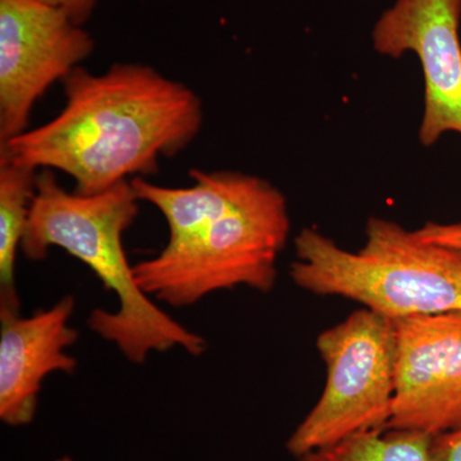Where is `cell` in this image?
I'll list each match as a JSON object with an SVG mask.
<instances>
[{
    "label": "cell",
    "mask_w": 461,
    "mask_h": 461,
    "mask_svg": "<svg viewBox=\"0 0 461 461\" xmlns=\"http://www.w3.org/2000/svg\"><path fill=\"white\" fill-rule=\"evenodd\" d=\"M62 84V111L0 151L32 168L67 173L83 195L154 175L160 158L181 153L202 130L195 91L150 66L114 63L100 75L78 66Z\"/></svg>",
    "instance_id": "cell-1"
},
{
    "label": "cell",
    "mask_w": 461,
    "mask_h": 461,
    "mask_svg": "<svg viewBox=\"0 0 461 461\" xmlns=\"http://www.w3.org/2000/svg\"><path fill=\"white\" fill-rule=\"evenodd\" d=\"M139 203L131 181L83 195L63 189L53 169H42L21 250L27 259L39 262L51 248H60L95 273L105 290L117 296L118 309H94L87 326L117 346L130 362L142 364L151 353L177 348L199 357L205 339L173 320L141 290L127 260L123 233L135 222Z\"/></svg>",
    "instance_id": "cell-2"
},
{
    "label": "cell",
    "mask_w": 461,
    "mask_h": 461,
    "mask_svg": "<svg viewBox=\"0 0 461 461\" xmlns=\"http://www.w3.org/2000/svg\"><path fill=\"white\" fill-rule=\"evenodd\" d=\"M366 244L344 250L315 229L300 230L290 276L315 295L341 296L396 321L461 312V253L372 217Z\"/></svg>",
    "instance_id": "cell-3"
},
{
    "label": "cell",
    "mask_w": 461,
    "mask_h": 461,
    "mask_svg": "<svg viewBox=\"0 0 461 461\" xmlns=\"http://www.w3.org/2000/svg\"><path fill=\"white\" fill-rule=\"evenodd\" d=\"M288 233L286 198L263 178L241 204L184 241L166 245L158 256L135 264L133 275L148 296L173 308L238 286L269 293Z\"/></svg>",
    "instance_id": "cell-4"
},
{
    "label": "cell",
    "mask_w": 461,
    "mask_h": 461,
    "mask_svg": "<svg viewBox=\"0 0 461 461\" xmlns=\"http://www.w3.org/2000/svg\"><path fill=\"white\" fill-rule=\"evenodd\" d=\"M323 393L288 438L297 459L369 430L387 429L395 395V321L362 308L323 330Z\"/></svg>",
    "instance_id": "cell-5"
},
{
    "label": "cell",
    "mask_w": 461,
    "mask_h": 461,
    "mask_svg": "<svg viewBox=\"0 0 461 461\" xmlns=\"http://www.w3.org/2000/svg\"><path fill=\"white\" fill-rule=\"evenodd\" d=\"M94 39L39 0H0V144L27 131L33 105L93 53Z\"/></svg>",
    "instance_id": "cell-6"
},
{
    "label": "cell",
    "mask_w": 461,
    "mask_h": 461,
    "mask_svg": "<svg viewBox=\"0 0 461 461\" xmlns=\"http://www.w3.org/2000/svg\"><path fill=\"white\" fill-rule=\"evenodd\" d=\"M395 321V395L386 429L438 436L461 426V312Z\"/></svg>",
    "instance_id": "cell-7"
},
{
    "label": "cell",
    "mask_w": 461,
    "mask_h": 461,
    "mask_svg": "<svg viewBox=\"0 0 461 461\" xmlns=\"http://www.w3.org/2000/svg\"><path fill=\"white\" fill-rule=\"evenodd\" d=\"M461 0H396L378 18L373 48L381 56L414 53L424 76L420 140L432 147L461 135Z\"/></svg>",
    "instance_id": "cell-8"
},
{
    "label": "cell",
    "mask_w": 461,
    "mask_h": 461,
    "mask_svg": "<svg viewBox=\"0 0 461 461\" xmlns=\"http://www.w3.org/2000/svg\"><path fill=\"white\" fill-rule=\"evenodd\" d=\"M75 299L65 296L30 317L0 312V420L12 427L32 423L42 381L51 373L72 375L77 360L66 353L78 339L69 326Z\"/></svg>",
    "instance_id": "cell-9"
},
{
    "label": "cell",
    "mask_w": 461,
    "mask_h": 461,
    "mask_svg": "<svg viewBox=\"0 0 461 461\" xmlns=\"http://www.w3.org/2000/svg\"><path fill=\"white\" fill-rule=\"evenodd\" d=\"M189 176L194 184L180 189L159 186L144 177L131 180L138 199L156 206L165 217L169 230L167 245L184 241L206 224L229 213L247 200L263 181L258 176L230 171L191 169Z\"/></svg>",
    "instance_id": "cell-10"
},
{
    "label": "cell",
    "mask_w": 461,
    "mask_h": 461,
    "mask_svg": "<svg viewBox=\"0 0 461 461\" xmlns=\"http://www.w3.org/2000/svg\"><path fill=\"white\" fill-rule=\"evenodd\" d=\"M38 172L0 151V312H20L17 251L23 244Z\"/></svg>",
    "instance_id": "cell-11"
},
{
    "label": "cell",
    "mask_w": 461,
    "mask_h": 461,
    "mask_svg": "<svg viewBox=\"0 0 461 461\" xmlns=\"http://www.w3.org/2000/svg\"><path fill=\"white\" fill-rule=\"evenodd\" d=\"M432 436L406 429L369 430L300 457V461H433Z\"/></svg>",
    "instance_id": "cell-12"
},
{
    "label": "cell",
    "mask_w": 461,
    "mask_h": 461,
    "mask_svg": "<svg viewBox=\"0 0 461 461\" xmlns=\"http://www.w3.org/2000/svg\"><path fill=\"white\" fill-rule=\"evenodd\" d=\"M420 239L432 244L453 249L461 253V223L441 224L429 222L415 230Z\"/></svg>",
    "instance_id": "cell-13"
},
{
    "label": "cell",
    "mask_w": 461,
    "mask_h": 461,
    "mask_svg": "<svg viewBox=\"0 0 461 461\" xmlns=\"http://www.w3.org/2000/svg\"><path fill=\"white\" fill-rule=\"evenodd\" d=\"M433 461H461V426L432 438Z\"/></svg>",
    "instance_id": "cell-14"
},
{
    "label": "cell",
    "mask_w": 461,
    "mask_h": 461,
    "mask_svg": "<svg viewBox=\"0 0 461 461\" xmlns=\"http://www.w3.org/2000/svg\"><path fill=\"white\" fill-rule=\"evenodd\" d=\"M68 14L78 25L83 26L93 14L98 0H39Z\"/></svg>",
    "instance_id": "cell-15"
},
{
    "label": "cell",
    "mask_w": 461,
    "mask_h": 461,
    "mask_svg": "<svg viewBox=\"0 0 461 461\" xmlns=\"http://www.w3.org/2000/svg\"><path fill=\"white\" fill-rule=\"evenodd\" d=\"M57 461H74V460H72L71 457L65 456V457H60V459H58Z\"/></svg>",
    "instance_id": "cell-16"
}]
</instances>
